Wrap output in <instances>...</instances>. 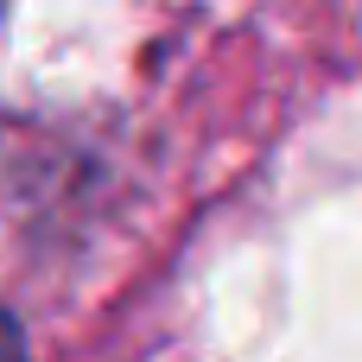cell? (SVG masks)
<instances>
[{
	"label": "cell",
	"instance_id": "cell-1",
	"mask_svg": "<svg viewBox=\"0 0 362 362\" xmlns=\"http://www.w3.org/2000/svg\"><path fill=\"white\" fill-rule=\"evenodd\" d=\"M0 362H25V337H19V325L0 312Z\"/></svg>",
	"mask_w": 362,
	"mask_h": 362
}]
</instances>
